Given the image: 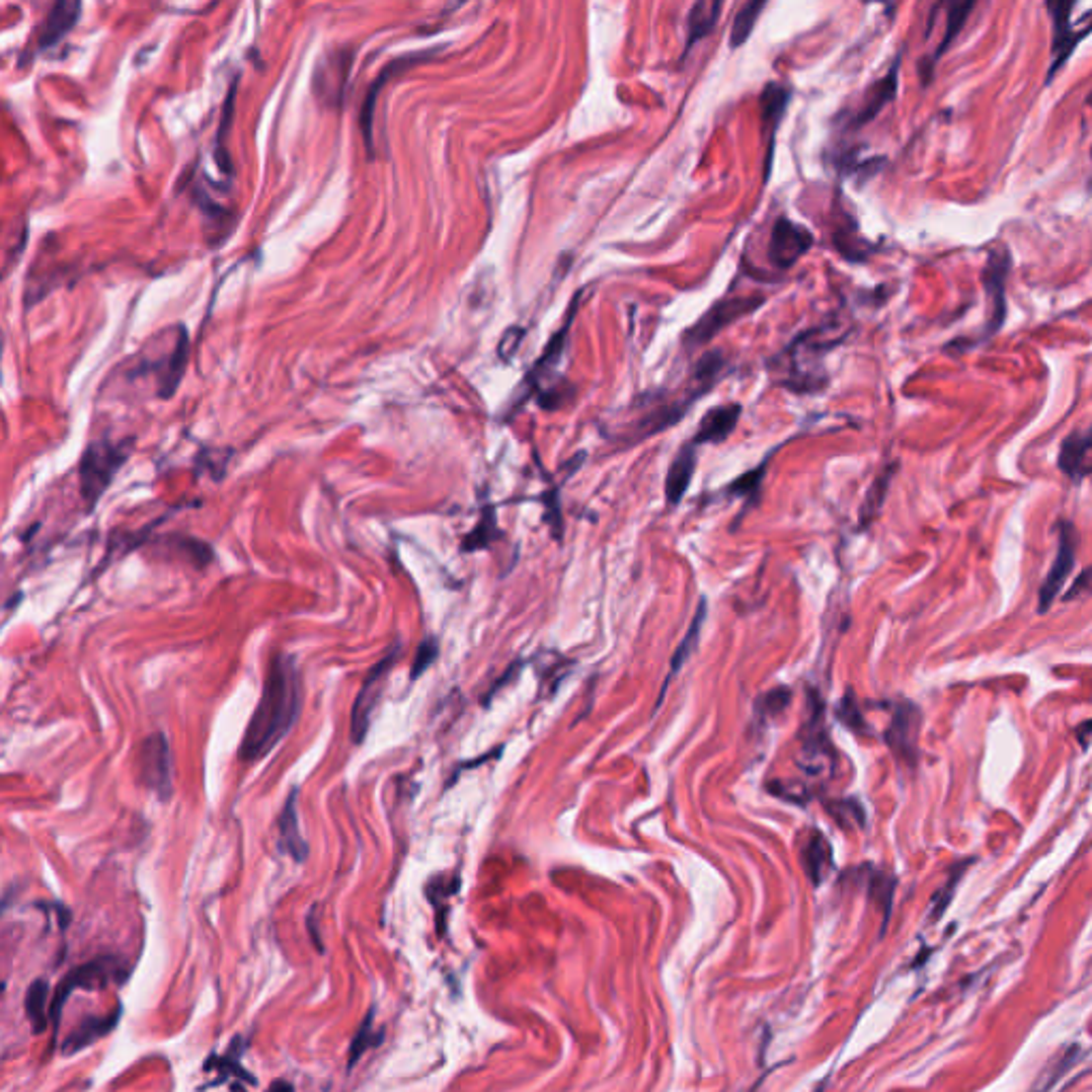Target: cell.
Here are the masks:
<instances>
[{
  "label": "cell",
  "mask_w": 1092,
  "mask_h": 1092,
  "mask_svg": "<svg viewBox=\"0 0 1092 1092\" xmlns=\"http://www.w3.org/2000/svg\"><path fill=\"white\" fill-rule=\"evenodd\" d=\"M301 713V676L292 656L272 658L263 694L244 732L239 760L261 762L288 735Z\"/></svg>",
  "instance_id": "1"
},
{
  "label": "cell",
  "mask_w": 1092,
  "mask_h": 1092,
  "mask_svg": "<svg viewBox=\"0 0 1092 1092\" xmlns=\"http://www.w3.org/2000/svg\"><path fill=\"white\" fill-rule=\"evenodd\" d=\"M132 450V439H92L86 446L82 461H79V491L86 504V510L97 508L103 493L108 491L119 468L128 461Z\"/></svg>",
  "instance_id": "2"
},
{
  "label": "cell",
  "mask_w": 1092,
  "mask_h": 1092,
  "mask_svg": "<svg viewBox=\"0 0 1092 1092\" xmlns=\"http://www.w3.org/2000/svg\"><path fill=\"white\" fill-rule=\"evenodd\" d=\"M154 354L145 356L141 354L135 369H130L128 378H154L156 395L161 399H169L176 395L178 386L186 374V365H189V352H191V340L189 331L184 325L173 327V340L169 349L163 351L161 344L156 340V346L152 344Z\"/></svg>",
  "instance_id": "3"
},
{
  "label": "cell",
  "mask_w": 1092,
  "mask_h": 1092,
  "mask_svg": "<svg viewBox=\"0 0 1092 1092\" xmlns=\"http://www.w3.org/2000/svg\"><path fill=\"white\" fill-rule=\"evenodd\" d=\"M128 974H130L128 963L117 956H101V958H95V961L73 969L71 974L56 985L54 996H51L49 1020H51V1031H54V1037L58 1035L64 1001L73 994V990L77 988L103 990L108 988V985L122 983L128 977Z\"/></svg>",
  "instance_id": "4"
},
{
  "label": "cell",
  "mask_w": 1092,
  "mask_h": 1092,
  "mask_svg": "<svg viewBox=\"0 0 1092 1092\" xmlns=\"http://www.w3.org/2000/svg\"><path fill=\"white\" fill-rule=\"evenodd\" d=\"M137 781L163 803L173 796V753L165 732H154L139 744Z\"/></svg>",
  "instance_id": "5"
},
{
  "label": "cell",
  "mask_w": 1092,
  "mask_h": 1092,
  "mask_svg": "<svg viewBox=\"0 0 1092 1092\" xmlns=\"http://www.w3.org/2000/svg\"><path fill=\"white\" fill-rule=\"evenodd\" d=\"M762 303H764V297H760V295L724 297L722 301H717L713 308L685 333L683 344L687 346V349H698V346L709 344L719 331H724L732 323L741 321L742 316L753 314Z\"/></svg>",
  "instance_id": "6"
},
{
  "label": "cell",
  "mask_w": 1092,
  "mask_h": 1092,
  "mask_svg": "<svg viewBox=\"0 0 1092 1092\" xmlns=\"http://www.w3.org/2000/svg\"><path fill=\"white\" fill-rule=\"evenodd\" d=\"M397 658H399V645L391 649L389 654H386L374 668L369 670L361 689H358L356 700L352 704V717H351V737L354 744H361L367 737L371 726V715H374V709L378 707L386 676H389L391 665L397 662Z\"/></svg>",
  "instance_id": "7"
},
{
  "label": "cell",
  "mask_w": 1092,
  "mask_h": 1092,
  "mask_svg": "<svg viewBox=\"0 0 1092 1092\" xmlns=\"http://www.w3.org/2000/svg\"><path fill=\"white\" fill-rule=\"evenodd\" d=\"M922 728V711L915 707L909 700H898L892 707V719L886 730V742L892 751V755L904 766L913 768L920 757V749H917V739H920Z\"/></svg>",
  "instance_id": "8"
},
{
  "label": "cell",
  "mask_w": 1092,
  "mask_h": 1092,
  "mask_svg": "<svg viewBox=\"0 0 1092 1092\" xmlns=\"http://www.w3.org/2000/svg\"><path fill=\"white\" fill-rule=\"evenodd\" d=\"M798 764L811 775H819L825 766H834L830 737L823 726V704L816 691L809 694V719L801 735V760Z\"/></svg>",
  "instance_id": "9"
},
{
  "label": "cell",
  "mask_w": 1092,
  "mask_h": 1092,
  "mask_svg": "<svg viewBox=\"0 0 1092 1092\" xmlns=\"http://www.w3.org/2000/svg\"><path fill=\"white\" fill-rule=\"evenodd\" d=\"M581 295H583V292H579V295L575 297V301L570 303V310H568V316L564 321V327L555 333L549 344H546V349H544L542 356L538 358V363L529 369V374L523 380L521 389L516 391L514 408L523 406L534 393H540L542 386L555 376V369L559 367V363H562V358H564V351H566V344H568V333H570L572 321H575V316H577Z\"/></svg>",
  "instance_id": "10"
},
{
  "label": "cell",
  "mask_w": 1092,
  "mask_h": 1092,
  "mask_svg": "<svg viewBox=\"0 0 1092 1092\" xmlns=\"http://www.w3.org/2000/svg\"><path fill=\"white\" fill-rule=\"evenodd\" d=\"M1046 7L1052 16V24H1054V39H1052V64L1046 79L1050 84L1052 77H1054L1062 69L1064 62L1073 56L1075 47L1080 45L1088 35H1092V13L1084 26H1073L1071 11L1075 9V3H1048Z\"/></svg>",
  "instance_id": "11"
},
{
  "label": "cell",
  "mask_w": 1092,
  "mask_h": 1092,
  "mask_svg": "<svg viewBox=\"0 0 1092 1092\" xmlns=\"http://www.w3.org/2000/svg\"><path fill=\"white\" fill-rule=\"evenodd\" d=\"M1075 553H1077V529L1071 521L1058 523V551L1054 562H1052L1048 575L1039 587V612H1048L1050 606L1054 604L1058 593L1064 589V583L1069 581L1071 572L1075 568Z\"/></svg>",
  "instance_id": "12"
},
{
  "label": "cell",
  "mask_w": 1092,
  "mask_h": 1092,
  "mask_svg": "<svg viewBox=\"0 0 1092 1092\" xmlns=\"http://www.w3.org/2000/svg\"><path fill=\"white\" fill-rule=\"evenodd\" d=\"M1009 270H1011L1009 250L1007 248H994L988 255V263H985V270H983V275H981L985 290H988V299L992 303V314H990L988 325H985L983 342H988L1005 323V316H1007L1005 282H1007Z\"/></svg>",
  "instance_id": "13"
},
{
  "label": "cell",
  "mask_w": 1092,
  "mask_h": 1092,
  "mask_svg": "<svg viewBox=\"0 0 1092 1092\" xmlns=\"http://www.w3.org/2000/svg\"><path fill=\"white\" fill-rule=\"evenodd\" d=\"M811 246H814V235L809 229L788 218H779L770 233L768 261L779 270H790Z\"/></svg>",
  "instance_id": "14"
},
{
  "label": "cell",
  "mask_w": 1092,
  "mask_h": 1092,
  "mask_svg": "<svg viewBox=\"0 0 1092 1092\" xmlns=\"http://www.w3.org/2000/svg\"><path fill=\"white\" fill-rule=\"evenodd\" d=\"M792 99V90L785 88L783 84L768 82L760 95V135L766 145V158H764V182L770 178L772 167V152H775V137L781 126V119L788 110V103Z\"/></svg>",
  "instance_id": "15"
},
{
  "label": "cell",
  "mask_w": 1092,
  "mask_h": 1092,
  "mask_svg": "<svg viewBox=\"0 0 1092 1092\" xmlns=\"http://www.w3.org/2000/svg\"><path fill=\"white\" fill-rule=\"evenodd\" d=\"M351 51H336V54L323 56L314 71V92L325 105L338 108L344 101L346 79L351 73Z\"/></svg>",
  "instance_id": "16"
},
{
  "label": "cell",
  "mask_w": 1092,
  "mask_h": 1092,
  "mask_svg": "<svg viewBox=\"0 0 1092 1092\" xmlns=\"http://www.w3.org/2000/svg\"><path fill=\"white\" fill-rule=\"evenodd\" d=\"M428 58H429L428 51H419V54H408V56H399V58H395L393 62L386 64L384 69L380 71V75H378L376 82L371 84V88H369V92H367V97H365L363 108H361V116H358V126H361V130H363V141H365V148H367L369 154L374 152V108H376V99L380 97V92H382V86L386 84V79H389L391 75L395 77L397 73L406 71L408 66H415V64H419V62H423V60H428Z\"/></svg>",
  "instance_id": "17"
},
{
  "label": "cell",
  "mask_w": 1092,
  "mask_h": 1092,
  "mask_svg": "<svg viewBox=\"0 0 1092 1092\" xmlns=\"http://www.w3.org/2000/svg\"><path fill=\"white\" fill-rule=\"evenodd\" d=\"M1058 468L1073 483H1080L1092 474V425L1084 431H1071L1062 439L1058 452Z\"/></svg>",
  "instance_id": "18"
},
{
  "label": "cell",
  "mask_w": 1092,
  "mask_h": 1092,
  "mask_svg": "<svg viewBox=\"0 0 1092 1092\" xmlns=\"http://www.w3.org/2000/svg\"><path fill=\"white\" fill-rule=\"evenodd\" d=\"M898 69H900V56L895 60V64L890 66V71H888L886 77L879 79V82H875L867 92H864L860 110L849 119L851 128L867 126L871 119H875V116L882 112L892 99L897 97V92H898Z\"/></svg>",
  "instance_id": "19"
},
{
  "label": "cell",
  "mask_w": 1092,
  "mask_h": 1092,
  "mask_svg": "<svg viewBox=\"0 0 1092 1092\" xmlns=\"http://www.w3.org/2000/svg\"><path fill=\"white\" fill-rule=\"evenodd\" d=\"M79 13H82V3H71V0H60V3L51 7L47 18L35 33L37 51H45L58 45L73 31V26L79 20Z\"/></svg>",
  "instance_id": "20"
},
{
  "label": "cell",
  "mask_w": 1092,
  "mask_h": 1092,
  "mask_svg": "<svg viewBox=\"0 0 1092 1092\" xmlns=\"http://www.w3.org/2000/svg\"><path fill=\"white\" fill-rule=\"evenodd\" d=\"M741 415H742L741 404H724V406L711 408L707 415L702 417L698 431L694 437H691V442L696 446L726 442V439L732 435V431L737 429Z\"/></svg>",
  "instance_id": "21"
},
{
  "label": "cell",
  "mask_w": 1092,
  "mask_h": 1092,
  "mask_svg": "<svg viewBox=\"0 0 1092 1092\" xmlns=\"http://www.w3.org/2000/svg\"><path fill=\"white\" fill-rule=\"evenodd\" d=\"M277 845L279 849H284L295 862H303L308 858V843H305V838L299 830L297 788L290 790L282 814L277 818Z\"/></svg>",
  "instance_id": "22"
},
{
  "label": "cell",
  "mask_w": 1092,
  "mask_h": 1092,
  "mask_svg": "<svg viewBox=\"0 0 1092 1092\" xmlns=\"http://www.w3.org/2000/svg\"><path fill=\"white\" fill-rule=\"evenodd\" d=\"M119 1014H122V1009H114L108 1016H88L86 1020L79 1022L73 1029V1033L66 1037V1042L62 1044V1054L73 1056L77 1052H82L88 1046L99 1042L101 1037L110 1035L116 1029Z\"/></svg>",
  "instance_id": "23"
},
{
  "label": "cell",
  "mask_w": 1092,
  "mask_h": 1092,
  "mask_svg": "<svg viewBox=\"0 0 1092 1092\" xmlns=\"http://www.w3.org/2000/svg\"><path fill=\"white\" fill-rule=\"evenodd\" d=\"M696 448L698 446L691 442V439H689V442H685L681 448H678V452L670 463V470H668V474H665V500H668V504H672V506H676L678 502L683 500V496L691 485V478H694Z\"/></svg>",
  "instance_id": "24"
},
{
  "label": "cell",
  "mask_w": 1092,
  "mask_h": 1092,
  "mask_svg": "<svg viewBox=\"0 0 1092 1092\" xmlns=\"http://www.w3.org/2000/svg\"><path fill=\"white\" fill-rule=\"evenodd\" d=\"M803 867L814 886H819L825 875L832 871V847L819 830H811L803 847Z\"/></svg>",
  "instance_id": "25"
},
{
  "label": "cell",
  "mask_w": 1092,
  "mask_h": 1092,
  "mask_svg": "<svg viewBox=\"0 0 1092 1092\" xmlns=\"http://www.w3.org/2000/svg\"><path fill=\"white\" fill-rule=\"evenodd\" d=\"M722 9H724V3H719V0H698V3L689 9L687 41H685L683 56H687L691 47L713 33Z\"/></svg>",
  "instance_id": "26"
},
{
  "label": "cell",
  "mask_w": 1092,
  "mask_h": 1092,
  "mask_svg": "<svg viewBox=\"0 0 1092 1092\" xmlns=\"http://www.w3.org/2000/svg\"><path fill=\"white\" fill-rule=\"evenodd\" d=\"M975 9V3H950L948 5V29H945V35H943V41L939 43L935 56L928 58L926 62H920V73H922V84L926 86L930 79H932V73H935V64L937 60L945 54V49H948L952 45L954 39L961 35V31L965 29L967 24V18L969 13Z\"/></svg>",
  "instance_id": "27"
},
{
  "label": "cell",
  "mask_w": 1092,
  "mask_h": 1092,
  "mask_svg": "<svg viewBox=\"0 0 1092 1092\" xmlns=\"http://www.w3.org/2000/svg\"><path fill=\"white\" fill-rule=\"evenodd\" d=\"M704 617H707V602L700 600V604H698V608H696V617H694V621H691L685 638H683L681 643H678V647H676V651H674L672 662H670V670H668V676H665V681H663V685H662V694H660V700L656 702V709L662 704V700H663V696H665V691H668V683L672 681V676H674L678 670H681V665L691 658V651L696 649L698 638H700V630H702V623H704Z\"/></svg>",
  "instance_id": "28"
},
{
  "label": "cell",
  "mask_w": 1092,
  "mask_h": 1092,
  "mask_svg": "<svg viewBox=\"0 0 1092 1092\" xmlns=\"http://www.w3.org/2000/svg\"><path fill=\"white\" fill-rule=\"evenodd\" d=\"M47 1001H49V983L45 979H35L29 985V990H26L24 1009H26V1018H29L33 1027V1033L37 1035L45 1033L47 1024L51 1022Z\"/></svg>",
  "instance_id": "29"
},
{
  "label": "cell",
  "mask_w": 1092,
  "mask_h": 1092,
  "mask_svg": "<svg viewBox=\"0 0 1092 1092\" xmlns=\"http://www.w3.org/2000/svg\"><path fill=\"white\" fill-rule=\"evenodd\" d=\"M500 536H502V529L498 527L496 508H493V506H485L483 514H481V521H478L470 534L463 538L461 551H465V553L483 551V549H487V546H491L493 542H496Z\"/></svg>",
  "instance_id": "30"
},
{
  "label": "cell",
  "mask_w": 1092,
  "mask_h": 1092,
  "mask_svg": "<svg viewBox=\"0 0 1092 1092\" xmlns=\"http://www.w3.org/2000/svg\"><path fill=\"white\" fill-rule=\"evenodd\" d=\"M764 9H766L764 0H751V3L742 5V9L737 13L735 24H732V31H730V47L732 49H737L742 43L749 41V37H751L755 24H757V20H760Z\"/></svg>",
  "instance_id": "31"
},
{
  "label": "cell",
  "mask_w": 1092,
  "mask_h": 1092,
  "mask_svg": "<svg viewBox=\"0 0 1092 1092\" xmlns=\"http://www.w3.org/2000/svg\"><path fill=\"white\" fill-rule=\"evenodd\" d=\"M163 542L178 555H184L196 568H205L214 562V551H211V546L193 536H167Z\"/></svg>",
  "instance_id": "32"
},
{
  "label": "cell",
  "mask_w": 1092,
  "mask_h": 1092,
  "mask_svg": "<svg viewBox=\"0 0 1092 1092\" xmlns=\"http://www.w3.org/2000/svg\"><path fill=\"white\" fill-rule=\"evenodd\" d=\"M892 474H895V465H892V468H888L882 476H877V481H875L873 487L869 489L867 500H864L862 510H860V521H862L864 527H867L869 523H873V518L879 514V510H882V504H884V500H886V493H888V487H890V481H892Z\"/></svg>",
  "instance_id": "33"
},
{
  "label": "cell",
  "mask_w": 1092,
  "mask_h": 1092,
  "mask_svg": "<svg viewBox=\"0 0 1092 1092\" xmlns=\"http://www.w3.org/2000/svg\"><path fill=\"white\" fill-rule=\"evenodd\" d=\"M825 814H828L841 828H862L864 825V809L858 801L851 798H841V801H828L825 803Z\"/></svg>",
  "instance_id": "34"
},
{
  "label": "cell",
  "mask_w": 1092,
  "mask_h": 1092,
  "mask_svg": "<svg viewBox=\"0 0 1092 1092\" xmlns=\"http://www.w3.org/2000/svg\"><path fill=\"white\" fill-rule=\"evenodd\" d=\"M764 474H766V463H762L760 468H755L747 474L739 476L735 483L728 485L726 493H728V496H737V498L747 500L749 506H755L757 496H760V485L764 481Z\"/></svg>",
  "instance_id": "35"
},
{
  "label": "cell",
  "mask_w": 1092,
  "mask_h": 1092,
  "mask_svg": "<svg viewBox=\"0 0 1092 1092\" xmlns=\"http://www.w3.org/2000/svg\"><path fill=\"white\" fill-rule=\"evenodd\" d=\"M382 1039V1033H376L374 1031V1009L367 1011L365 1020L361 1022V1027H358V1033L354 1035L352 1039V1046H351V1054H349V1067H354V1062L361 1058L365 1052L369 1048H374L380 1044Z\"/></svg>",
  "instance_id": "36"
},
{
  "label": "cell",
  "mask_w": 1092,
  "mask_h": 1092,
  "mask_svg": "<svg viewBox=\"0 0 1092 1092\" xmlns=\"http://www.w3.org/2000/svg\"><path fill=\"white\" fill-rule=\"evenodd\" d=\"M895 888H897V879L892 875H888L884 871H873L871 873V882H869L871 897L877 900L879 907H882L886 922L890 920L892 898H895Z\"/></svg>",
  "instance_id": "37"
},
{
  "label": "cell",
  "mask_w": 1092,
  "mask_h": 1092,
  "mask_svg": "<svg viewBox=\"0 0 1092 1092\" xmlns=\"http://www.w3.org/2000/svg\"><path fill=\"white\" fill-rule=\"evenodd\" d=\"M459 888V877H433L431 882L428 884V888H425V895H428V898L431 900V904L437 911V922L439 917H442V902L446 904V900L455 895Z\"/></svg>",
  "instance_id": "38"
},
{
  "label": "cell",
  "mask_w": 1092,
  "mask_h": 1092,
  "mask_svg": "<svg viewBox=\"0 0 1092 1092\" xmlns=\"http://www.w3.org/2000/svg\"><path fill=\"white\" fill-rule=\"evenodd\" d=\"M836 717L841 719V722H843L849 730H854L856 735H869V726H867V722H864L862 711H860L858 702H856V696L851 694V691H847V694H845L843 700H841V704H838Z\"/></svg>",
  "instance_id": "39"
},
{
  "label": "cell",
  "mask_w": 1092,
  "mask_h": 1092,
  "mask_svg": "<svg viewBox=\"0 0 1092 1092\" xmlns=\"http://www.w3.org/2000/svg\"><path fill=\"white\" fill-rule=\"evenodd\" d=\"M790 700H792V691L788 687L770 689L764 696H760V700H757V715L762 719L777 717L790 707Z\"/></svg>",
  "instance_id": "40"
},
{
  "label": "cell",
  "mask_w": 1092,
  "mask_h": 1092,
  "mask_svg": "<svg viewBox=\"0 0 1092 1092\" xmlns=\"http://www.w3.org/2000/svg\"><path fill=\"white\" fill-rule=\"evenodd\" d=\"M233 1052H235V1044H233V1048H231L229 1052H226L224 1056H214V1058H211V1060L205 1064V1069L211 1071L214 1067H218V1071H220L222 1077H224V1075H233V1077H239V1080H244V1082H248V1084H257L255 1077H252V1075L242 1067V1060H239V1056H235Z\"/></svg>",
  "instance_id": "41"
},
{
  "label": "cell",
  "mask_w": 1092,
  "mask_h": 1092,
  "mask_svg": "<svg viewBox=\"0 0 1092 1092\" xmlns=\"http://www.w3.org/2000/svg\"><path fill=\"white\" fill-rule=\"evenodd\" d=\"M437 654H439V645L435 638H425L417 649L415 662H412V681H417V678L429 668V665H433V662L437 660Z\"/></svg>",
  "instance_id": "42"
},
{
  "label": "cell",
  "mask_w": 1092,
  "mask_h": 1092,
  "mask_svg": "<svg viewBox=\"0 0 1092 1092\" xmlns=\"http://www.w3.org/2000/svg\"><path fill=\"white\" fill-rule=\"evenodd\" d=\"M542 502H544V518L546 523L551 525L553 529V536L559 540L564 534V521H562V512H559V498H557V491H549L546 496H542Z\"/></svg>",
  "instance_id": "43"
},
{
  "label": "cell",
  "mask_w": 1092,
  "mask_h": 1092,
  "mask_svg": "<svg viewBox=\"0 0 1092 1092\" xmlns=\"http://www.w3.org/2000/svg\"><path fill=\"white\" fill-rule=\"evenodd\" d=\"M1082 595H1092V566L1086 568L1080 577L1075 579L1073 587L1067 591V595H1064V600H1073V597H1082Z\"/></svg>",
  "instance_id": "44"
},
{
  "label": "cell",
  "mask_w": 1092,
  "mask_h": 1092,
  "mask_svg": "<svg viewBox=\"0 0 1092 1092\" xmlns=\"http://www.w3.org/2000/svg\"><path fill=\"white\" fill-rule=\"evenodd\" d=\"M510 338H512V336H510V331H506V336L502 338V344H500V356L506 358V361H508V358L516 352L518 342H521V338H523V331L518 329L516 338H514V340H510Z\"/></svg>",
  "instance_id": "45"
},
{
  "label": "cell",
  "mask_w": 1092,
  "mask_h": 1092,
  "mask_svg": "<svg viewBox=\"0 0 1092 1092\" xmlns=\"http://www.w3.org/2000/svg\"><path fill=\"white\" fill-rule=\"evenodd\" d=\"M270 1092H295L292 1090V1086L286 1082V1080H275L270 1088Z\"/></svg>",
  "instance_id": "46"
},
{
  "label": "cell",
  "mask_w": 1092,
  "mask_h": 1092,
  "mask_svg": "<svg viewBox=\"0 0 1092 1092\" xmlns=\"http://www.w3.org/2000/svg\"><path fill=\"white\" fill-rule=\"evenodd\" d=\"M1088 105H1092V95H1090V97H1088Z\"/></svg>",
  "instance_id": "47"
},
{
  "label": "cell",
  "mask_w": 1092,
  "mask_h": 1092,
  "mask_svg": "<svg viewBox=\"0 0 1092 1092\" xmlns=\"http://www.w3.org/2000/svg\"><path fill=\"white\" fill-rule=\"evenodd\" d=\"M1090 154H1092V152H1090Z\"/></svg>",
  "instance_id": "48"
}]
</instances>
